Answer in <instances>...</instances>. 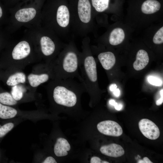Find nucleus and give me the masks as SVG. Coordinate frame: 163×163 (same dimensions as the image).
I'll list each match as a JSON object with an SVG mask.
<instances>
[{"label":"nucleus","mask_w":163,"mask_h":163,"mask_svg":"<svg viewBox=\"0 0 163 163\" xmlns=\"http://www.w3.org/2000/svg\"><path fill=\"white\" fill-rule=\"evenodd\" d=\"M113 94L117 97L119 96L120 94V91L118 88H116L113 92Z\"/></svg>","instance_id":"obj_31"},{"label":"nucleus","mask_w":163,"mask_h":163,"mask_svg":"<svg viewBox=\"0 0 163 163\" xmlns=\"http://www.w3.org/2000/svg\"><path fill=\"white\" fill-rule=\"evenodd\" d=\"M153 41L155 44L163 43V27H161L156 32L153 38Z\"/></svg>","instance_id":"obj_24"},{"label":"nucleus","mask_w":163,"mask_h":163,"mask_svg":"<svg viewBox=\"0 0 163 163\" xmlns=\"http://www.w3.org/2000/svg\"><path fill=\"white\" fill-rule=\"evenodd\" d=\"M70 149V145L66 139L59 138L57 139L54 146V153L57 157L65 156L67 155L68 151Z\"/></svg>","instance_id":"obj_11"},{"label":"nucleus","mask_w":163,"mask_h":163,"mask_svg":"<svg viewBox=\"0 0 163 163\" xmlns=\"http://www.w3.org/2000/svg\"><path fill=\"white\" fill-rule=\"evenodd\" d=\"M2 10L1 7L0 6V18L2 16Z\"/></svg>","instance_id":"obj_33"},{"label":"nucleus","mask_w":163,"mask_h":163,"mask_svg":"<svg viewBox=\"0 0 163 163\" xmlns=\"http://www.w3.org/2000/svg\"><path fill=\"white\" fill-rule=\"evenodd\" d=\"M161 7L160 3L156 0H146L142 4L141 10L145 14H151L158 11Z\"/></svg>","instance_id":"obj_16"},{"label":"nucleus","mask_w":163,"mask_h":163,"mask_svg":"<svg viewBox=\"0 0 163 163\" xmlns=\"http://www.w3.org/2000/svg\"><path fill=\"white\" fill-rule=\"evenodd\" d=\"M30 48L28 42L22 41L19 42L14 48L12 57L15 60H20L27 57L30 54Z\"/></svg>","instance_id":"obj_7"},{"label":"nucleus","mask_w":163,"mask_h":163,"mask_svg":"<svg viewBox=\"0 0 163 163\" xmlns=\"http://www.w3.org/2000/svg\"><path fill=\"white\" fill-rule=\"evenodd\" d=\"M100 151L105 155L115 158L121 156L125 153L123 148L115 143L103 145L100 148Z\"/></svg>","instance_id":"obj_9"},{"label":"nucleus","mask_w":163,"mask_h":163,"mask_svg":"<svg viewBox=\"0 0 163 163\" xmlns=\"http://www.w3.org/2000/svg\"><path fill=\"white\" fill-rule=\"evenodd\" d=\"M14 124L11 122L7 123L2 126L0 125V138L5 136L14 127Z\"/></svg>","instance_id":"obj_23"},{"label":"nucleus","mask_w":163,"mask_h":163,"mask_svg":"<svg viewBox=\"0 0 163 163\" xmlns=\"http://www.w3.org/2000/svg\"><path fill=\"white\" fill-rule=\"evenodd\" d=\"M117 86L115 84H112L110 86V90L111 91L113 92L117 88Z\"/></svg>","instance_id":"obj_32"},{"label":"nucleus","mask_w":163,"mask_h":163,"mask_svg":"<svg viewBox=\"0 0 163 163\" xmlns=\"http://www.w3.org/2000/svg\"><path fill=\"white\" fill-rule=\"evenodd\" d=\"M161 97L157 100L156 102V105L159 106L162 104L163 102V89H161L160 91Z\"/></svg>","instance_id":"obj_29"},{"label":"nucleus","mask_w":163,"mask_h":163,"mask_svg":"<svg viewBox=\"0 0 163 163\" xmlns=\"http://www.w3.org/2000/svg\"><path fill=\"white\" fill-rule=\"evenodd\" d=\"M98 58L103 67L106 70L111 69L116 62L115 57L111 52L101 53L98 54Z\"/></svg>","instance_id":"obj_10"},{"label":"nucleus","mask_w":163,"mask_h":163,"mask_svg":"<svg viewBox=\"0 0 163 163\" xmlns=\"http://www.w3.org/2000/svg\"><path fill=\"white\" fill-rule=\"evenodd\" d=\"M30 85L36 88L41 84L48 82L50 79H54V75L51 66L48 64L42 72L39 74L30 73L27 77Z\"/></svg>","instance_id":"obj_4"},{"label":"nucleus","mask_w":163,"mask_h":163,"mask_svg":"<svg viewBox=\"0 0 163 163\" xmlns=\"http://www.w3.org/2000/svg\"><path fill=\"white\" fill-rule=\"evenodd\" d=\"M109 103L111 105H114L115 109L117 110H120L122 107V106L121 104H118L113 99L110 100Z\"/></svg>","instance_id":"obj_27"},{"label":"nucleus","mask_w":163,"mask_h":163,"mask_svg":"<svg viewBox=\"0 0 163 163\" xmlns=\"http://www.w3.org/2000/svg\"><path fill=\"white\" fill-rule=\"evenodd\" d=\"M43 163H56V160L52 156L47 157L42 162Z\"/></svg>","instance_id":"obj_28"},{"label":"nucleus","mask_w":163,"mask_h":163,"mask_svg":"<svg viewBox=\"0 0 163 163\" xmlns=\"http://www.w3.org/2000/svg\"><path fill=\"white\" fill-rule=\"evenodd\" d=\"M26 80V75L23 72H18L11 75L7 79L6 83L12 87L21 84H24Z\"/></svg>","instance_id":"obj_18"},{"label":"nucleus","mask_w":163,"mask_h":163,"mask_svg":"<svg viewBox=\"0 0 163 163\" xmlns=\"http://www.w3.org/2000/svg\"><path fill=\"white\" fill-rule=\"evenodd\" d=\"M125 37V33L122 29L119 27L115 28L110 33L109 43L112 45H117L123 42Z\"/></svg>","instance_id":"obj_17"},{"label":"nucleus","mask_w":163,"mask_h":163,"mask_svg":"<svg viewBox=\"0 0 163 163\" xmlns=\"http://www.w3.org/2000/svg\"><path fill=\"white\" fill-rule=\"evenodd\" d=\"M36 14V10L30 8L21 9L15 14V18L19 21L26 22L33 19Z\"/></svg>","instance_id":"obj_12"},{"label":"nucleus","mask_w":163,"mask_h":163,"mask_svg":"<svg viewBox=\"0 0 163 163\" xmlns=\"http://www.w3.org/2000/svg\"><path fill=\"white\" fill-rule=\"evenodd\" d=\"M91 163H109L107 161H103L99 157L97 156L92 157L90 160Z\"/></svg>","instance_id":"obj_26"},{"label":"nucleus","mask_w":163,"mask_h":163,"mask_svg":"<svg viewBox=\"0 0 163 163\" xmlns=\"http://www.w3.org/2000/svg\"><path fill=\"white\" fill-rule=\"evenodd\" d=\"M138 163H153L147 157H144L143 159L139 160L137 162Z\"/></svg>","instance_id":"obj_30"},{"label":"nucleus","mask_w":163,"mask_h":163,"mask_svg":"<svg viewBox=\"0 0 163 163\" xmlns=\"http://www.w3.org/2000/svg\"><path fill=\"white\" fill-rule=\"evenodd\" d=\"M25 91L24 87L20 84L11 87L10 93L13 98L18 101L23 98Z\"/></svg>","instance_id":"obj_20"},{"label":"nucleus","mask_w":163,"mask_h":163,"mask_svg":"<svg viewBox=\"0 0 163 163\" xmlns=\"http://www.w3.org/2000/svg\"><path fill=\"white\" fill-rule=\"evenodd\" d=\"M149 58L146 51L143 50H140L137 52L136 60L133 64V67L137 71L143 69L148 64Z\"/></svg>","instance_id":"obj_13"},{"label":"nucleus","mask_w":163,"mask_h":163,"mask_svg":"<svg viewBox=\"0 0 163 163\" xmlns=\"http://www.w3.org/2000/svg\"><path fill=\"white\" fill-rule=\"evenodd\" d=\"M98 131L105 135L113 136H119L123 133V129L117 122L111 120L103 121L97 125Z\"/></svg>","instance_id":"obj_6"},{"label":"nucleus","mask_w":163,"mask_h":163,"mask_svg":"<svg viewBox=\"0 0 163 163\" xmlns=\"http://www.w3.org/2000/svg\"><path fill=\"white\" fill-rule=\"evenodd\" d=\"M147 79L148 82L150 84L154 85L160 86L162 84V81L155 77L149 76L148 77Z\"/></svg>","instance_id":"obj_25"},{"label":"nucleus","mask_w":163,"mask_h":163,"mask_svg":"<svg viewBox=\"0 0 163 163\" xmlns=\"http://www.w3.org/2000/svg\"><path fill=\"white\" fill-rule=\"evenodd\" d=\"M0 103L11 106L16 105L18 101L13 98L10 93L5 92L0 93Z\"/></svg>","instance_id":"obj_21"},{"label":"nucleus","mask_w":163,"mask_h":163,"mask_svg":"<svg viewBox=\"0 0 163 163\" xmlns=\"http://www.w3.org/2000/svg\"><path fill=\"white\" fill-rule=\"evenodd\" d=\"M41 50L46 56L52 55L55 50V45L53 41L47 36L42 37L40 40Z\"/></svg>","instance_id":"obj_15"},{"label":"nucleus","mask_w":163,"mask_h":163,"mask_svg":"<svg viewBox=\"0 0 163 163\" xmlns=\"http://www.w3.org/2000/svg\"><path fill=\"white\" fill-rule=\"evenodd\" d=\"M91 0L93 6L97 12H102L108 7L109 0Z\"/></svg>","instance_id":"obj_22"},{"label":"nucleus","mask_w":163,"mask_h":163,"mask_svg":"<svg viewBox=\"0 0 163 163\" xmlns=\"http://www.w3.org/2000/svg\"></svg>","instance_id":"obj_34"},{"label":"nucleus","mask_w":163,"mask_h":163,"mask_svg":"<svg viewBox=\"0 0 163 163\" xmlns=\"http://www.w3.org/2000/svg\"><path fill=\"white\" fill-rule=\"evenodd\" d=\"M69 13L67 7L64 5L59 6L56 14V20L58 24L62 27H66L69 24Z\"/></svg>","instance_id":"obj_14"},{"label":"nucleus","mask_w":163,"mask_h":163,"mask_svg":"<svg viewBox=\"0 0 163 163\" xmlns=\"http://www.w3.org/2000/svg\"><path fill=\"white\" fill-rule=\"evenodd\" d=\"M18 111L11 106L0 103V118L7 119L13 118L18 114Z\"/></svg>","instance_id":"obj_19"},{"label":"nucleus","mask_w":163,"mask_h":163,"mask_svg":"<svg viewBox=\"0 0 163 163\" xmlns=\"http://www.w3.org/2000/svg\"><path fill=\"white\" fill-rule=\"evenodd\" d=\"M139 127L142 134L149 139L155 140L160 136L159 128L154 122L149 119H141L139 123Z\"/></svg>","instance_id":"obj_5"},{"label":"nucleus","mask_w":163,"mask_h":163,"mask_svg":"<svg viewBox=\"0 0 163 163\" xmlns=\"http://www.w3.org/2000/svg\"><path fill=\"white\" fill-rule=\"evenodd\" d=\"M79 59L81 81L85 91L92 94L96 89L97 73L96 63L94 57L89 54Z\"/></svg>","instance_id":"obj_3"},{"label":"nucleus","mask_w":163,"mask_h":163,"mask_svg":"<svg viewBox=\"0 0 163 163\" xmlns=\"http://www.w3.org/2000/svg\"><path fill=\"white\" fill-rule=\"evenodd\" d=\"M74 78L52 79L47 86V89L56 104L69 108L76 106L78 95L85 88L80 81Z\"/></svg>","instance_id":"obj_1"},{"label":"nucleus","mask_w":163,"mask_h":163,"mask_svg":"<svg viewBox=\"0 0 163 163\" xmlns=\"http://www.w3.org/2000/svg\"><path fill=\"white\" fill-rule=\"evenodd\" d=\"M79 59L75 52L69 50L56 62L50 63L54 78L66 79L78 78L81 82L78 72Z\"/></svg>","instance_id":"obj_2"},{"label":"nucleus","mask_w":163,"mask_h":163,"mask_svg":"<svg viewBox=\"0 0 163 163\" xmlns=\"http://www.w3.org/2000/svg\"><path fill=\"white\" fill-rule=\"evenodd\" d=\"M78 13L81 21L83 23L89 22L91 18V7L88 0H79Z\"/></svg>","instance_id":"obj_8"}]
</instances>
